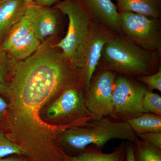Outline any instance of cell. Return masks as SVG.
Segmentation results:
<instances>
[{
	"label": "cell",
	"mask_w": 161,
	"mask_h": 161,
	"mask_svg": "<svg viewBox=\"0 0 161 161\" xmlns=\"http://www.w3.org/2000/svg\"><path fill=\"white\" fill-rule=\"evenodd\" d=\"M59 142L64 153L68 154L82 152L94 145L101 147L113 139L127 140L138 144V136L125 121H114L108 119H93L83 126L71 127L61 133Z\"/></svg>",
	"instance_id": "cell-1"
},
{
	"label": "cell",
	"mask_w": 161,
	"mask_h": 161,
	"mask_svg": "<svg viewBox=\"0 0 161 161\" xmlns=\"http://www.w3.org/2000/svg\"><path fill=\"white\" fill-rule=\"evenodd\" d=\"M159 52L144 49L124 36L115 35L103 46L98 63L107 70L142 75L157 66Z\"/></svg>",
	"instance_id": "cell-2"
},
{
	"label": "cell",
	"mask_w": 161,
	"mask_h": 161,
	"mask_svg": "<svg viewBox=\"0 0 161 161\" xmlns=\"http://www.w3.org/2000/svg\"><path fill=\"white\" fill-rule=\"evenodd\" d=\"M116 33L95 23H91L88 33L77 49L71 62L84 75L86 91L100 60L105 44Z\"/></svg>",
	"instance_id": "cell-3"
},
{
	"label": "cell",
	"mask_w": 161,
	"mask_h": 161,
	"mask_svg": "<svg viewBox=\"0 0 161 161\" xmlns=\"http://www.w3.org/2000/svg\"><path fill=\"white\" fill-rule=\"evenodd\" d=\"M123 34L144 49L160 51L161 35L159 19L127 11H119Z\"/></svg>",
	"instance_id": "cell-4"
},
{
	"label": "cell",
	"mask_w": 161,
	"mask_h": 161,
	"mask_svg": "<svg viewBox=\"0 0 161 161\" xmlns=\"http://www.w3.org/2000/svg\"><path fill=\"white\" fill-rule=\"evenodd\" d=\"M54 8L66 15L69 19L66 36L56 47L62 50V54L71 62L86 36L92 22L78 0L60 1Z\"/></svg>",
	"instance_id": "cell-5"
},
{
	"label": "cell",
	"mask_w": 161,
	"mask_h": 161,
	"mask_svg": "<svg viewBox=\"0 0 161 161\" xmlns=\"http://www.w3.org/2000/svg\"><path fill=\"white\" fill-rule=\"evenodd\" d=\"M115 80V74L112 70H106L91 81L84 103L94 119L115 117L112 102Z\"/></svg>",
	"instance_id": "cell-6"
},
{
	"label": "cell",
	"mask_w": 161,
	"mask_h": 161,
	"mask_svg": "<svg viewBox=\"0 0 161 161\" xmlns=\"http://www.w3.org/2000/svg\"><path fill=\"white\" fill-rule=\"evenodd\" d=\"M146 88L124 77L115 79L112 102L115 116L127 119L147 113L142 106Z\"/></svg>",
	"instance_id": "cell-7"
},
{
	"label": "cell",
	"mask_w": 161,
	"mask_h": 161,
	"mask_svg": "<svg viewBox=\"0 0 161 161\" xmlns=\"http://www.w3.org/2000/svg\"><path fill=\"white\" fill-rule=\"evenodd\" d=\"M90 21L123 36L119 12L112 0H78Z\"/></svg>",
	"instance_id": "cell-8"
},
{
	"label": "cell",
	"mask_w": 161,
	"mask_h": 161,
	"mask_svg": "<svg viewBox=\"0 0 161 161\" xmlns=\"http://www.w3.org/2000/svg\"><path fill=\"white\" fill-rule=\"evenodd\" d=\"M77 114L94 119L85 106L84 98L81 92L77 89L70 87L64 90L56 101L49 106L46 115L48 118L55 119Z\"/></svg>",
	"instance_id": "cell-9"
},
{
	"label": "cell",
	"mask_w": 161,
	"mask_h": 161,
	"mask_svg": "<svg viewBox=\"0 0 161 161\" xmlns=\"http://www.w3.org/2000/svg\"><path fill=\"white\" fill-rule=\"evenodd\" d=\"M32 31L40 41L54 34L58 29V9L32 4Z\"/></svg>",
	"instance_id": "cell-10"
},
{
	"label": "cell",
	"mask_w": 161,
	"mask_h": 161,
	"mask_svg": "<svg viewBox=\"0 0 161 161\" xmlns=\"http://www.w3.org/2000/svg\"><path fill=\"white\" fill-rule=\"evenodd\" d=\"M27 6L25 0H0V43L23 17Z\"/></svg>",
	"instance_id": "cell-11"
},
{
	"label": "cell",
	"mask_w": 161,
	"mask_h": 161,
	"mask_svg": "<svg viewBox=\"0 0 161 161\" xmlns=\"http://www.w3.org/2000/svg\"><path fill=\"white\" fill-rule=\"evenodd\" d=\"M32 4L27 6L23 17L1 43L0 47L2 49L8 52L15 43L32 31L33 10Z\"/></svg>",
	"instance_id": "cell-12"
},
{
	"label": "cell",
	"mask_w": 161,
	"mask_h": 161,
	"mask_svg": "<svg viewBox=\"0 0 161 161\" xmlns=\"http://www.w3.org/2000/svg\"><path fill=\"white\" fill-rule=\"evenodd\" d=\"M119 11H127L159 19L160 0H117Z\"/></svg>",
	"instance_id": "cell-13"
},
{
	"label": "cell",
	"mask_w": 161,
	"mask_h": 161,
	"mask_svg": "<svg viewBox=\"0 0 161 161\" xmlns=\"http://www.w3.org/2000/svg\"><path fill=\"white\" fill-rule=\"evenodd\" d=\"M40 45L41 41L31 31L15 43L7 53L13 60L18 62L29 58Z\"/></svg>",
	"instance_id": "cell-14"
},
{
	"label": "cell",
	"mask_w": 161,
	"mask_h": 161,
	"mask_svg": "<svg viewBox=\"0 0 161 161\" xmlns=\"http://www.w3.org/2000/svg\"><path fill=\"white\" fill-rule=\"evenodd\" d=\"M126 121L137 135L147 132L161 133V118L159 115L144 113Z\"/></svg>",
	"instance_id": "cell-15"
},
{
	"label": "cell",
	"mask_w": 161,
	"mask_h": 161,
	"mask_svg": "<svg viewBox=\"0 0 161 161\" xmlns=\"http://www.w3.org/2000/svg\"><path fill=\"white\" fill-rule=\"evenodd\" d=\"M69 161H126L125 147L121 146L111 153H105L95 149L86 148L78 155L69 156Z\"/></svg>",
	"instance_id": "cell-16"
},
{
	"label": "cell",
	"mask_w": 161,
	"mask_h": 161,
	"mask_svg": "<svg viewBox=\"0 0 161 161\" xmlns=\"http://www.w3.org/2000/svg\"><path fill=\"white\" fill-rule=\"evenodd\" d=\"M134 153L136 161H161V149L145 142L140 141L136 144Z\"/></svg>",
	"instance_id": "cell-17"
},
{
	"label": "cell",
	"mask_w": 161,
	"mask_h": 161,
	"mask_svg": "<svg viewBox=\"0 0 161 161\" xmlns=\"http://www.w3.org/2000/svg\"><path fill=\"white\" fill-rule=\"evenodd\" d=\"M15 62L0 47V83L8 85Z\"/></svg>",
	"instance_id": "cell-18"
},
{
	"label": "cell",
	"mask_w": 161,
	"mask_h": 161,
	"mask_svg": "<svg viewBox=\"0 0 161 161\" xmlns=\"http://www.w3.org/2000/svg\"><path fill=\"white\" fill-rule=\"evenodd\" d=\"M142 106L147 113L161 116V97L159 95L147 90L142 100Z\"/></svg>",
	"instance_id": "cell-19"
},
{
	"label": "cell",
	"mask_w": 161,
	"mask_h": 161,
	"mask_svg": "<svg viewBox=\"0 0 161 161\" xmlns=\"http://www.w3.org/2000/svg\"><path fill=\"white\" fill-rule=\"evenodd\" d=\"M15 154L23 155L21 148L8 139L4 132L0 129V158Z\"/></svg>",
	"instance_id": "cell-20"
},
{
	"label": "cell",
	"mask_w": 161,
	"mask_h": 161,
	"mask_svg": "<svg viewBox=\"0 0 161 161\" xmlns=\"http://www.w3.org/2000/svg\"><path fill=\"white\" fill-rule=\"evenodd\" d=\"M141 81L148 86L150 92L153 90H156L161 91V70L157 73L149 76H144L139 78Z\"/></svg>",
	"instance_id": "cell-21"
},
{
	"label": "cell",
	"mask_w": 161,
	"mask_h": 161,
	"mask_svg": "<svg viewBox=\"0 0 161 161\" xmlns=\"http://www.w3.org/2000/svg\"><path fill=\"white\" fill-rule=\"evenodd\" d=\"M137 136L142 139V141H145L159 149H161V133L147 132L139 134Z\"/></svg>",
	"instance_id": "cell-22"
},
{
	"label": "cell",
	"mask_w": 161,
	"mask_h": 161,
	"mask_svg": "<svg viewBox=\"0 0 161 161\" xmlns=\"http://www.w3.org/2000/svg\"><path fill=\"white\" fill-rule=\"evenodd\" d=\"M0 94V124L3 121L8 109V103Z\"/></svg>",
	"instance_id": "cell-23"
},
{
	"label": "cell",
	"mask_w": 161,
	"mask_h": 161,
	"mask_svg": "<svg viewBox=\"0 0 161 161\" xmlns=\"http://www.w3.org/2000/svg\"><path fill=\"white\" fill-rule=\"evenodd\" d=\"M33 4L39 6L51 7L53 5L57 4L60 0H32Z\"/></svg>",
	"instance_id": "cell-24"
},
{
	"label": "cell",
	"mask_w": 161,
	"mask_h": 161,
	"mask_svg": "<svg viewBox=\"0 0 161 161\" xmlns=\"http://www.w3.org/2000/svg\"><path fill=\"white\" fill-rule=\"evenodd\" d=\"M0 161H31L25 156L21 154H14L8 157L0 158Z\"/></svg>",
	"instance_id": "cell-25"
},
{
	"label": "cell",
	"mask_w": 161,
	"mask_h": 161,
	"mask_svg": "<svg viewBox=\"0 0 161 161\" xmlns=\"http://www.w3.org/2000/svg\"><path fill=\"white\" fill-rule=\"evenodd\" d=\"M126 161H136L134 149L131 146H128L125 149Z\"/></svg>",
	"instance_id": "cell-26"
},
{
	"label": "cell",
	"mask_w": 161,
	"mask_h": 161,
	"mask_svg": "<svg viewBox=\"0 0 161 161\" xmlns=\"http://www.w3.org/2000/svg\"><path fill=\"white\" fill-rule=\"evenodd\" d=\"M0 94L3 97L7 98L8 94V85L0 83Z\"/></svg>",
	"instance_id": "cell-27"
},
{
	"label": "cell",
	"mask_w": 161,
	"mask_h": 161,
	"mask_svg": "<svg viewBox=\"0 0 161 161\" xmlns=\"http://www.w3.org/2000/svg\"><path fill=\"white\" fill-rule=\"evenodd\" d=\"M25 1L26 5H27V6L33 4L32 1V0H25Z\"/></svg>",
	"instance_id": "cell-28"
}]
</instances>
